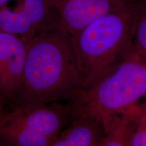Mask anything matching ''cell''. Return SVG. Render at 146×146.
Here are the masks:
<instances>
[{"label": "cell", "mask_w": 146, "mask_h": 146, "mask_svg": "<svg viewBox=\"0 0 146 146\" xmlns=\"http://www.w3.org/2000/svg\"><path fill=\"white\" fill-rule=\"evenodd\" d=\"M84 89L70 36L61 28L29 42L14 109L27 113L55 102H73Z\"/></svg>", "instance_id": "1"}, {"label": "cell", "mask_w": 146, "mask_h": 146, "mask_svg": "<svg viewBox=\"0 0 146 146\" xmlns=\"http://www.w3.org/2000/svg\"><path fill=\"white\" fill-rule=\"evenodd\" d=\"M132 7L100 16L70 36L86 89L112 70L135 49Z\"/></svg>", "instance_id": "2"}, {"label": "cell", "mask_w": 146, "mask_h": 146, "mask_svg": "<svg viewBox=\"0 0 146 146\" xmlns=\"http://www.w3.org/2000/svg\"><path fill=\"white\" fill-rule=\"evenodd\" d=\"M146 98V60L134 49L70 102L73 118L81 115L105 120L139 104Z\"/></svg>", "instance_id": "3"}, {"label": "cell", "mask_w": 146, "mask_h": 146, "mask_svg": "<svg viewBox=\"0 0 146 146\" xmlns=\"http://www.w3.org/2000/svg\"><path fill=\"white\" fill-rule=\"evenodd\" d=\"M59 28V16L51 0H23L15 10L7 4L0 8V31L27 43L41 33Z\"/></svg>", "instance_id": "4"}, {"label": "cell", "mask_w": 146, "mask_h": 146, "mask_svg": "<svg viewBox=\"0 0 146 146\" xmlns=\"http://www.w3.org/2000/svg\"><path fill=\"white\" fill-rule=\"evenodd\" d=\"M27 42L21 36L0 31V94L13 102L21 83Z\"/></svg>", "instance_id": "5"}, {"label": "cell", "mask_w": 146, "mask_h": 146, "mask_svg": "<svg viewBox=\"0 0 146 146\" xmlns=\"http://www.w3.org/2000/svg\"><path fill=\"white\" fill-rule=\"evenodd\" d=\"M57 10L60 28L72 36L91 22L125 6L117 0H51Z\"/></svg>", "instance_id": "6"}, {"label": "cell", "mask_w": 146, "mask_h": 146, "mask_svg": "<svg viewBox=\"0 0 146 146\" xmlns=\"http://www.w3.org/2000/svg\"><path fill=\"white\" fill-rule=\"evenodd\" d=\"M12 111L27 127L51 139L53 142L73 119L70 102H52L27 113L22 112L18 109Z\"/></svg>", "instance_id": "7"}, {"label": "cell", "mask_w": 146, "mask_h": 146, "mask_svg": "<svg viewBox=\"0 0 146 146\" xmlns=\"http://www.w3.org/2000/svg\"><path fill=\"white\" fill-rule=\"evenodd\" d=\"M66 127L52 146H101L105 135L101 120L87 115L75 116Z\"/></svg>", "instance_id": "8"}, {"label": "cell", "mask_w": 146, "mask_h": 146, "mask_svg": "<svg viewBox=\"0 0 146 146\" xmlns=\"http://www.w3.org/2000/svg\"><path fill=\"white\" fill-rule=\"evenodd\" d=\"M140 104L103 122L105 135L101 146H130L133 125Z\"/></svg>", "instance_id": "9"}, {"label": "cell", "mask_w": 146, "mask_h": 146, "mask_svg": "<svg viewBox=\"0 0 146 146\" xmlns=\"http://www.w3.org/2000/svg\"><path fill=\"white\" fill-rule=\"evenodd\" d=\"M53 140L27 127L13 111L10 120L0 127V143L12 146H52Z\"/></svg>", "instance_id": "10"}, {"label": "cell", "mask_w": 146, "mask_h": 146, "mask_svg": "<svg viewBox=\"0 0 146 146\" xmlns=\"http://www.w3.org/2000/svg\"><path fill=\"white\" fill-rule=\"evenodd\" d=\"M132 9L133 46L146 60V0H139Z\"/></svg>", "instance_id": "11"}, {"label": "cell", "mask_w": 146, "mask_h": 146, "mask_svg": "<svg viewBox=\"0 0 146 146\" xmlns=\"http://www.w3.org/2000/svg\"><path fill=\"white\" fill-rule=\"evenodd\" d=\"M130 146H146V98L140 104L135 119Z\"/></svg>", "instance_id": "12"}, {"label": "cell", "mask_w": 146, "mask_h": 146, "mask_svg": "<svg viewBox=\"0 0 146 146\" xmlns=\"http://www.w3.org/2000/svg\"><path fill=\"white\" fill-rule=\"evenodd\" d=\"M4 98L0 94V127L7 123L11 118L12 112H8L5 109Z\"/></svg>", "instance_id": "13"}, {"label": "cell", "mask_w": 146, "mask_h": 146, "mask_svg": "<svg viewBox=\"0 0 146 146\" xmlns=\"http://www.w3.org/2000/svg\"><path fill=\"white\" fill-rule=\"evenodd\" d=\"M117 1H120V2L123 3V4L127 5V6L132 7L135 3H137L139 0H117Z\"/></svg>", "instance_id": "14"}, {"label": "cell", "mask_w": 146, "mask_h": 146, "mask_svg": "<svg viewBox=\"0 0 146 146\" xmlns=\"http://www.w3.org/2000/svg\"><path fill=\"white\" fill-rule=\"evenodd\" d=\"M10 1H12V0H0V8L2 7L3 5L8 4V3Z\"/></svg>", "instance_id": "15"}]
</instances>
